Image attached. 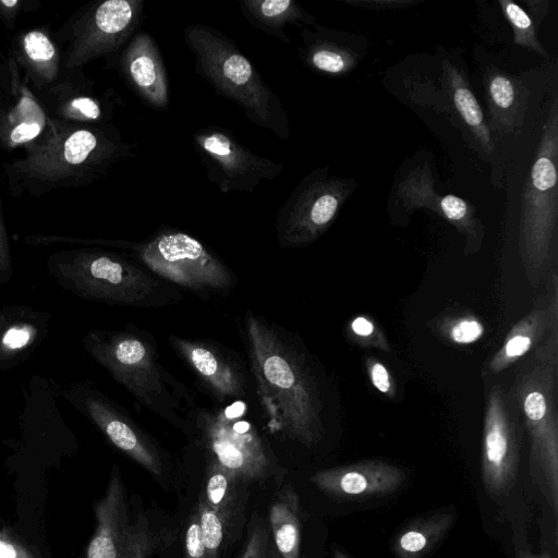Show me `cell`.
Returning <instances> with one entry per match:
<instances>
[{"instance_id": "obj_21", "label": "cell", "mask_w": 558, "mask_h": 558, "mask_svg": "<svg viewBox=\"0 0 558 558\" xmlns=\"http://www.w3.org/2000/svg\"><path fill=\"white\" fill-rule=\"evenodd\" d=\"M300 36L299 59L313 71L343 75L357 64V53L349 47L347 36L339 32L315 24L301 28Z\"/></svg>"}, {"instance_id": "obj_35", "label": "cell", "mask_w": 558, "mask_h": 558, "mask_svg": "<svg viewBox=\"0 0 558 558\" xmlns=\"http://www.w3.org/2000/svg\"><path fill=\"white\" fill-rule=\"evenodd\" d=\"M349 338L357 345L374 348L390 353L391 347L383 330L375 320L367 315H357L351 319Z\"/></svg>"}, {"instance_id": "obj_32", "label": "cell", "mask_w": 558, "mask_h": 558, "mask_svg": "<svg viewBox=\"0 0 558 558\" xmlns=\"http://www.w3.org/2000/svg\"><path fill=\"white\" fill-rule=\"evenodd\" d=\"M501 11L513 32V43L537 54L548 58L536 36V27L529 12L520 4L509 0H499Z\"/></svg>"}, {"instance_id": "obj_18", "label": "cell", "mask_w": 558, "mask_h": 558, "mask_svg": "<svg viewBox=\"0 0 558 558\" xmlns=\"http://www.w3.org/2000/svg\"><path fill=\"white\" fill-rule=\"evenodd\" d=\"M119 70L143 104L167 110L169 81L161 51L148 32H137L121 49Z\"/></svg>"}, {"instance_id": "obj_20", "label": "cell", "mask_w": 558, "mask_h": 558, "mask_svg": "<svg viewBox=\"0 0 558 558\" xmlns=\"http://www.w3.org/2000/svg\"><path fill=\"white\" fill-rule=\"evenodd\" d=\"M51 315L25 305L0 308V373L25 361L47 337Z\"/></svg>"}, {"instance_id": "obj_43", "label": "cell", "mask_w": 558, "mask_h": 558, "mask_svg": "<svg viewBox=\"0 0 558 558\" xmlns=\"http://www.w3.org/2000/svg\"><path fill=\"white\" fill-rule=\"evenodd\" d=\"M525 4H527L531 9V12L533 11L532 20L534 22L535 27H538L541 21L545 17L547 14V1H525Z\"/></svg>"}, {"instance_id": "obj_45", "label": "cell", "mask_w": 558, "mask_h": 558, "mask_svg": "<svg viewBox=\"0 0 558 558\" xmlns=\"http://www.w3.org/2000/svg\"><path fill=\"white\" fill-rule=\"evenodd\" d=\"M333 558H350L349 556H347L342 550H340L339 548H335L333 549Z\"/></svg>"}, {"instance_id": "obj_39", "label": "cell", "mask_w": 558, "mask_h": 558, "mask_svg": "<svg viewBox=\"0 0 558 558\" xmlns=\"http://www.w3.org/2000/svg\"><path fill=\"white\" fill-rule=\"evenodd\" d=\"M13 275V262L9 234L5 228L0 198V284L10 282Z\"/></svg>"}, {"instance_id": "obj_41", "label": "cell", "mask_w": 558, "mask_h": 558, "mask_svg": "<svg viewBox=\"0 0 558 558\" xmlns=\"http://www.w3.org/2000/svg\"><path fill=\"white\" fill-rule=\"evenodd\" d=\"M21 0H0V19L12 28L22 5Z\"/></svg>"}, {"instance_id": "obj_12", "label": "cell", "mask_w": 558, "mask_h": 558, "mask_svg": "<svg viewBox=\"0 0 558 558\" xmlns=\"http://www.w3.org/2000/svg\"><path fill=\"white\" fill-rule=\"evenodd\" d=\"M193 144L207 179L221 193H253L263 181H272L283 170L282 162L255 154L218 125L195 131Z\"/></svg>"}, {"instance_id": "obj_46", "label": "cell", "mask_w": 558, "mask_h": 558, "mask_svg": "<svg viewBox=\"0 0 558 558\" xmlns=\"http://www.w3.org/2000/svg\"><path fill=\"white\" fill-rule=\"evenodd\" d=\"M5 110H7L5 107L0 101V132H1L2 123H3Z\"/></svg>"}, {"instance_id": "obj_4", "label": "cell", "mask_w": 558, "mask_h": 558, "mask_svg": "<svg viewBox=\"0 0 558 558\" xmlns=\"http://www.w3.org/2000/svg\"><path fill=\"white\" fill-rule=\"evenodd\" d=\"M183 38L195 72L217 94L238 105L253 124L279 140L289 138L290 120L282 101L233 40L204 24L186 25Z\"/></svg>"}, {"instance_id": "obj_44", "label": "cell", "mask_w": 558, "mask_h": 558, "mask_svg": "<svg viewBox=\"0 0 558 558\" xmlns=\"http://www.w3.org/2000/svg\"><path fill=\"white\" fill-rule=\"evenodd\" d=\"M515 558H553V556L547 551L542 554H534L522 546H517Z\"/></svg>"}, {"instance_id": "obj_38", "label": "cell", "mask_w": 558, "mask_h": 558, "mask_svg": "<svg viewBox=\"0 0 558 558\" xmlns=\"http://www.w3.org/2000/svg\"><path fill=\"white\" fill-rule=\"evenodd\" d=\"M185 558H209L203 542L198 518L195 510L192 512L184 538Z\"/></svg>"}, {"instance_id": "obj_16", "label": "cell", "mask_w": 558, "mask_h": 558, "mask_svg": "<svg viewBox=\"0 0 558 558\" xmlns=\"http://www.w3.org/2000/svg\"><path fill=\"white\" fill-rule=\"evenodd\" d=\"M397 193L405 209L427 208L450 222L465 239V255L481 250L485 230L475 210L459 196L436 194L429 172L418 168L412 170L400 182Z\"/></svg>"}, {"instance_id": "obj_1", "label": "cell", "mask_w": 558, "mask_h": 558, "mask_svg": "<svg viewBox=\"0 0 558 558\" xmlns=\"http://www.w3.org/2000/svg\"><path fill=\"white\" fill-rule=\"evenodd\" d=\"M245 348L267 425L307 448L324 437L317 379L301 345L282 327L246 312Z\"/></svg>"}, {"instance_id": "obj_33", "label": "cell", "mask_w": 558, "mask_h": 558, "mask_svg": "<svg viewBox=\"0 0 558 558\" xmlns=\"http://www.w3.org/2000/svg\"><path fill=\"white\" fill-rule=\"evenodd\" d=\"M194 510L209 558H219L230 523L199 498Z\"/></svg>"}, {"instance_id": "obj_31", "label": "cell", "mask_w": 558, "mask_h": 558, "mask_svg": "<svg viewBox=\"0 0 558 558\" xmlns=\"http://www.w3.org/2000/svg\"><path fill=\"white\" fill-rule=\"evenodd\" d=\"M484 82L492 126L498 123L500 128H513L522 99L517 80L502 71L490 70Z\"/></svg>"}, {"instance_id": "obj_30", "label": "cell", "mask_w": 558, "mask_h": 558, "mask_svg": "<svg viewBox=\"0 0 558 558\" xmlns=\"http://www.w3.org/2000/svg\"><path fill=\"white\" fill-rule=\"evenodd\" d=\"M452 513H436L413 522L397 537L398 558H422L445 535L453 522Z\"/></svg>"}, {"instance_id": "obj_40", "label": "cell", "mask_w": 558, "mask_h": 558, "mask_svg": "<svg viewBox=\"0 0 558 558\" xmlns=\"http://www.w3.org/2000/svg\"><path fill=\"white\" fill-rule=\"evenodd\" d=\"M0 558H37L20 542L0 533Z\"/></svg>"}, {"instance_id": "obj_13", "label": "cell", "mask_w": 558, "mask_h": 558, "mask_svg": "<svg viewBox=\"0 0 558 558\" xmlns=\"http://www.w3.org/2000/svg\"><path fill=\"white\" fill-rule=\"evenodd\" d=\"M144 0H107L89 8L74 24L64 66L75 70L121 50L144 20Z\"/></svg>"}, {"instance_id": "obj_26", "label": "cell", "mask_w": 558, "mask_h": 558, "mask_svg": "<svg viewBox=\"0 0 558 558\" xmlns=\"http://www.w3.org/2000/svg\"><path fill=\"white\" fill-rule=\"evenodd\" d=\"M15 102L5 110L0 143L7 149L28 145L45 131L49 117L27 86L16 83Z\"/></svg>"}, {"instance_id": "obj_28", "label": "cell", "mask_w": 558, "mask_h": 558, "mask_svg": "<svg viewBox=\"0 0 558 558\" xmlns=\"http://www.w3.org/2000/svg\"><path fill=\"white\" fill-rule=\"evenodd\" d=\"M233 474L210 462L199 499L222 515L230 524L240 515L246 500L244 487Z\"/></svg>"}, {"instance_id": "obj_2", "label": "cell", "mask_w": 558, "mask_h": 558, "mask_svg": "<svg viewBox=\"0 0 558 558\" xmlns=\"http://www.w3.org/2000/svg\"><path fill=\"white\" fill-rule=\"evenodd\" d=\"M133 148L109 123L77 124L49 117L44 133L3 170L12 196H41L98 181L131 157Z\"/></svg>"}, {"instance_id": "obj_37", "label": "cell", "mask_w": 558, "mask_h": 558, "mask_svg": "<svg viewBox=\"0 0 558 558\" xmlns=\"http://www.w3.org/2000/svg\"><path fill=\"white\" fill-rule=\"evenodd\" d=\"M365 367L373 387L388 398H395L397 387L387 366L379 360L368 356L365 360Z\"/></svg>"}, {"instance_id": "obj_19", "label": "cell", "mask_w": 558, "mask_h": 558, "mask_svg": "<svg viewBox=\"0 0 558 558\" xmlns=\"http://www.w3.org/2000/svg\"><path fill=\"white\" fill-rule=\"evenodd\" d=\"M404 478L400 468L373 459L320 470L311 476V482L329 496L353 499L390 495L399 489Z\"/></svg>"}, {"instance_id": "obj_3", "label": "cell", "mask_w": 558, "mask_h": 558, "mask_svg": "<svg viewBox=\"0 0 558 558\" xmlns=\"http://www.w3.org/2000/svg\"><path fill=\"white\" fill-rule=\"evenodd\" d=\"M87 353L143 407L182 427L191 397L161 365L151 338L135 327L92 329L83 338Z\"/></svg>"}, {"instance_id": "obj_29", "label": "cell", "mask_w": 558, "mask_h": 558, "mask_svg": "<svg viewBox=\"0 0 558 558\" xmlns=\"http://www.w3.org/2000/svg\"><path fill=\"white\" fill-rule=\"evenodd\" d=\"M21 59L29 76L38 85L52 83L60 71V57L53 41L39 29L29 31L20 39Z\"/></svg>"}, {"instance_id": "obj_10", "label": "cell", "mask_w": 558, "mask_h": 558, "mask_svg": "<svg viewBox=\"0 0 558 558\" xmlns=\"http://www.w3.org/2000/svg\"><path fill=\"white\" fill-rule=\"evenodd\" d=\"M231 408L204 412L196 426L211 461L244 484L267 483L284 476L272 451L256 427Z\"/></svg>"}, {"instance_id": "obj_42", "label": "cell", "mask_w": 558, "mask_h": 558, "mask_svg": "<svg viewBox=\"0 0 558 558\" xmlns=\"http://www.w3.org/2000/svg\"><path fill=\"white\" fill-rule=\"evenodd\" d=\"M347 3H350L352 5H361L363 8L366 7V5L368 8H373L374 5L377 4L378 5L377 9H383V8L384 9L385 8L386 9H391V8H400L402 5H409V4L412 3V1H408V0H401V1H399V0H392V1L391 0H385V1H373V0L372 1L371 0H368V1H366V0L365 1H357L356 0V1H351L350 0V1H347Z\"/></svg>"}, {"instance_id": "obj_27", "label": "cell", "mask_w": 558, "mask_h": 558, "mask_svg": "<svg viewBox=\"0 0 558 558\" xmlns=\"http://www.w3.org/2000/svg\"><path fill=\"white\" fill-rule=\"evenodd\" d=\"M442 73L457 112L483 150L487 155H494L495 145L489 128L462 71L446 60L442 62Z\"/></svg>"}, {"instance_id": "obj_24", "label": "cell", "mask_w": 558, "mask_h": 558, "mask_svg": "<svg viewBox=\"0 0 558 558\" xmlns=\"http://www.w3.org/2000/svg\"><path fill=\"white\" fill-rule=\"evenodd\" d=\"M52 95L57 119L77 124H107L119 105V97L112 89L98 97L81 87L59 84L51 92Z\"/></svg>"}, {"instance_id": "obj_23", "label": "cell", "mask_w": 558, "mask_h": 558, "mask_svg": "<svg viewBox=\"0 0 558 558\" xmlns=\"http://www.w3.org/2000/svg\"><path fill=\"white\" fill-rule=\"evenodd\" d=\"M240 12L256 29L290 44L286 28L300 29L316 24V19L294 0H240Z\"/></svg>"}, {"instance_id": "obj_14", "label": "cell", "mask_w": 558, "mask_h": 558, "mask_svg": "<svg viewBox=\"0 0 558 558\" xmlns=\"http://www.w3.org/2000/svg\"><path fill=\"white\" fill-rule=\"evenodd\" d=\"M62 396L89 418L114 447L153 475H162L163 464L158 448L119 404L98 389L82 383L65 387Z\"/></svg>"}, {"instance_id": "obj_8", "label": "cell", "mask_w": 558, "mask_h": 558, "mask_svg": "<svg viewBox=\"0 0 558 558\" xmlns=\"http://www.w3.org/2000/svg\"><path fill=\"white\" fill-rule=\"evenodd\" d=\"M94 512L96 526L86 558H151L175 537L174 529L157 525L144 508L131 504L117 465Z\"/></svg>"}, {"instance_id": "obj_7", "label": "cell", "mask_w": 558, "mask_h": 558, "mask_svg": "<svg viewBox=\"0 0 558 558\" xmlns=\"http://www.w3.org/2000/svg\"><path fill=\"white\" fill-rule=\"evenodd\" d=\"M557 385L558 368L534 362L518 375L512 386L530 441V474L555 522L558 518Z\"/></svg>"}, {"instance_id": "obj_6", "label": "cell", "mask_w": 558, "mask_h": 558, "mask_svg": "<svg viewBox=\"0 0 558 558\" xmlns=\"http://www.w3.org/2000/svg\"><path fill=\"white\" fill-rule=\"evenodd\" d=\"M558 102L554 98L523 191L519 251L531 287H538L556 256L558 226Z\"/></svg>"}, {"instance_id": "obj_34", "label": "cell", "mask_w": 558, "mask_h": 558, "mask_svg": "<svg viewBox=\"0 0 558 558\" xmlns=\"http://www.w3.org/2000/svg\"><path fill=\"white\" fill-rule=\"evenodd\" d=\"M440 333L454 344L466 345L480 340L484 333V325L473 315L448 317L440 322Z\"/></svg>"}, {"instance_id": "obj_17", "label": "cell", "mask_w": 558, "mask_h": 558, "mask_svg": "<svg viewBox=\"0 0 558 558\" xmlns=\"http://www.w3.org/2000/svg\"><path fill=\"white\" fill-rule=\"evenodd\" d=\"M177 354L220 402L238 400L246 395L243 368L230 353L214 342L170 336Z\"/></svg>"}, {"instance_id": "obj_36", "label": "cell", "mask_w": 558, "mask_h": 558, "mask_svg": "<svg viewBox=\"0 0 558 558\" xmlns=\"http://www.w3.org/2000/svg\"><path fill=\"white\" fill-rule=\"evenodd\" d=\"M270 535L268 523L254 515L250 523L247 537L238 558H268Z\"/></svg>"}, {"instance_id": "obj_5", "label": "cell", "mask_w": 558, "mask_h": 558, "mask_svg": "<svg viewBox=\"0 0 558 558\" xmlns=\"http://www.w3.org/2000/svg\"><path fill=\"white\" fill-rule=\"evenodd\" d=\"M48 274L77 298L110 305L159 307L178 300L177 291L146 267L100 248H71L51 254Z\"/></svg>"}, {"instance_id": "obj_15", "label": "cell", "mask_w": 558, "mask_h": 558, "mask_svg": "<svg viewBox=\"0 0 558 558\" xmlns=\"http://www.w3.org/2000/svg\"><path fill=\"white\" fill-rule=\"evenodd\" d=\"M481 470L484 486L494 497L506 495L518 476V432L500 385L492 386L486 397Z\"/></svg>"}, {"instance_id": "obj_22", "label": "cell", "mask_w": 558, "mask_h": 558, "mask_svg": "<svg viewBox=\"0 0 558 558\" xmlns=\"http://www.w3.org/2000/svg\"><path fill=\"white\" fill-rule=\"evenodd\" d=\"M267 523L270 535L268 558H300L302 508L291 484H284L274 496Z\"/></svg>"}, {"instance_id": "obj_11", "label": "cell", "mask_w": 558, "mask_h": 558, "mask_svg": "<svg viewBox=\"0 0 558 558\" xmlns=\"http://www.w3.org/2000/svg\"><path fill=\"white\" fill-rule=\"evenodd\" d=\"M353 183L328 168L306 174L278 210L275 230L281 247H303L320 238L351 194Z\"/></svg>"}, {"instance_id": "obj_9", "label": "cell", "mask_w": 558, "mask_h": 558, "mask_svg": "<svg viewBox=\"0 0 558 558\" xmlns=\"http://www.w3.org/2000/svg\"><path fill=\"white\" fill-rule=\"evenodd\" d=\"M129 247L154 275L194 292H226L235 283L227 265L189 233L162 230Z\"/></svg>"}, {"instance_id": "obj_25", "label": "cell", "mask_w": 558, "mask_h": 558, "mask_svg": "<svg viewBox=\"0 0 558 558\" xmlns=\"http://www.w3.org/2000/svg\"><path fill=\"white\" fill-rule=\"evenodd\" d=\"M558 329V323H551L547 307L530 311L518 320L509 332L498 351L487 363V373L499 374L534 349L549 330Z\"/></svg>"}]
</instances>
